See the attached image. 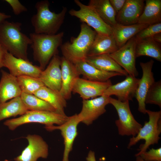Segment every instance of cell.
Instances as JSON below:
<instances>
[{
  "label": "cell",
  "instance_id": "obj_30",
  "mask_svg": "<svg viewBox=\"0 0 161 161\" xmlns=\"http://www.w3.org/2000/svg\"><path fill=\"white\" fill-rule=\"evenodd\" d=\"M20 97L28 111H43L57 112L55 109L50 104L34 95L22 92Z\"/></svg>",
  "mask_w": 161,
  "mask_h": 161
},
{
  "label": "cell",
  "instance_id": "obj_36",
  "mask_svg": "<svg viewBox=\"0 0 161 161\" xmlns=\"http://www.w3.org/2000/svg\"><path fill=\"white\" fill-rule=\"evenodd\" d=\"M109 1L117 14L122 8L126 1V0H109Z\"/></svg>",
  "mask_w": 161,
  "mask_h": 161
},
{
  "label": "cell",
  "instance_id": "obj_40",
  "mask_svg": "<svg viewBox=\"0 0 161 161\" xmlns=\"http://www.w3.org/2000/svg\"><path fill=\"white\" fill-rule=\"evenodd\" d=\"M156 42L160 44L161 43V33L155 35L152 38Z\"/></svg>",
  "mask_w": 161,
  "mask_h": 161
},
{
  "label": "cell",
  "instance_id": "obj_41",
  "mask_svg": "<svg viewBox=\"0 0 161 161\" xmlns=\"http://www.w3.org/2000/svg\"><path fill=\"white\" fill-rule=\"evenodd\" d=\"M136 161H145L140 156L136 157Z\"/></svg>",
  "mask_w": 161,
  "mask_h": 161
},
{
  "label": "cell",
  "instance_id": "obj_35",
  "mask_svg": "<svg viewBox=\"0 0 161 161\" xmlns=\"http://www.w3.org/2000/svg\"><path fill=\"white\" fill-rule=\"evenodd\" d=\"M5 1L11 6L14 13L16 15L27 11V8L18 0H5Z\"/></svg>",
  "mask_w": 161,
  "mask_h": 161
},
{
  "label": "cell",
  "instance_id": "obj_17",
  "mask_svg": "<svg viewBox=\"0 0 161 161\" xmlns=\"http://www.w3.org/2000/svg\"><path fill=\"white\" fill-rule=\"evenodd\" d=\"M61 58L57 55H55L39 77L45 86L58 91L62 84Z\"/></svg>",
  "mask_w": 161,
  "mask_h": 161
},
{
  "label": "cell",
  "instance_id": "obj_37",
  "mask_svg": "<svg viewBox=\"0 0 161 161\" xmlns=\"http://www.w3.org/2000/svg\"><path fill=\"white\" fill-rule=\"evenodd\" d=\"M7 52V50L0 44V72L1 68L4 67V61L5 55Z\"/></svg>",
  "mask_w": 161,
  "mask_h": 161
},
{
  "label": "cell",
  "instance_id": "obj_18",
  "mask_svg": "<svg viewBox=\"0 0 161 161\" xmlns=\"http://www.w3.org/2000/svg\"><path fill=\"white\" fill-rule=\"evenodd\" d=\"M144 0H126L121 10L117 14V23L124 25L137 23L145 6Z\"/></svg>",
  "mask_w": 161,
  "mask_h": 161
},
{
  "label": "cell",
  "instance_id": "obj_26",
  "mask_svg": "<svg viewBox=\"0 0 161 161\" xmlns=\"http://www.w3.org/2000/svg\"><path fill=\"white\" fill-rule=\"evenodd\" d=\"M161 21V0H145L143 11L137 23L149 25Z\"/></svg>",
  "mask_w": 161,
  "mask_h": 161
},
{
  "label": "cell",
  "instance_id": "obj_23",
  "mask_svg": "<svg viewBox=\"0 0 161 161\" xmlns=\"http://www.w3.org/2000/svg\"><path fill=\"white\" fill-rule=\"evenodd\" d=\"M148 26L138 23L124 25L117 23L112 26L113 35L118 48L123 46L129 39Z\"/></svg>",
  "mask_w": 161,
  "mask_h": 161
},
{
  "label": "cell",
  "instance_id": "obj_19",
  "mask_svg": "<svg viewBox=\"0 0 161 161\" xmlns=\"http://www.w3.org/2000/svg\"><path fill=\"white\" fill-rule=\"evenodd\" d=\"M62 84L60 92L66 100L70 99L74 83L80 75L75 64L62 57L61 58Z\"/></svg>",
  "mask_w": 161,
  "mask_h": 161
},
{
  "label": "cell",
  "instance_id": "obj_38",
  "mask_svg": "<svg viewBox=\"0 0 161 161\" xmlns=\"http://www.w3.org/2000/svg\"><path fill=\"white\" fill-rule=\"evenodd\" d=\"M86 159L87 161H96L94 152L90 151Z\"/></svg>",
  "mask_w": 161,
  "mask_h": 161
},
{
  "label": "cell",
  "instance_id": "obj_2",
  "mask_svg": "<svg viewBox=\"0 0 161 161\" xmlns=\"http://www.w3.org/2000/svg\"><path fill=\"white\" fill-rule=\"evenodd\" d=\"M50 3L47 0L37 2L35 7L37 12L31 18L34 32L53 35L57 34L64 21L67 8L64 7L58 13L51 11Z\"/></svg>",
  "mask_w": 161,
  "mask_h": 161
},
{
  "label": "cell",
  "instance_id": "obj_12",
  "mask_svg": "<svg viewBox=\"0 0 161 161\" xmlns=\"http://www.w3.org/2000/svg\"><path fill=\"white\" fill-rule=\"evenodd\" d=\"M110 97L102 95L91 100H83L81 110L78 114L80 122L89 126L105 113Z\"/></svg>",
  "mask_w": 161,
  "mask_h": 161
},
{
  "label": "cell",
  "instance_id": "obj_7",
  "mask_svg": "<svg viewBox=\"0 0 161 161\" xmlns=\"http://www.w3.org/2000/svg\"><path fill=\"white\" fill-rule=\"evenodd\" d=\"M109 103L112 105L117 113L119 118L115 121L119 134L132 136L137 134L142 125L134 118L130 110L129 101L122 102L110 97Z\"/></svg>",
  "mask_w": 161,
  "mask_h": 161
},
{
  "label": "cell",
  "instance_id": "obj_1",
  "mask_svg": "<svg viewBox=\"0 0 161 161\" xmlns=\"http://www.w3.org/2000/svg\"><path fill=\"white\" fill-rule=\"evenodd\" d=\"M22 24L6 20L0 24V44L14 56L29 61L28 47L32 41L30 37L21 32Z\"/></svg>",
  "mask_w": 161,
  "mask_h": 161
},
{
  "label": "cell",
  "instance_id": "obj_24",
  "mask_svg": "<svg viewBox=\"0 0 161 161\" xmlns=\"http://www.w3.org/2000/svg\"><path fill=\"white\" fill-rule=\"evenodd\" d=\"M34 95L45 101L61 114L65 115L64 109L66 107V100L60 91L49 89L44 86L35 92Z\"/></svg>",
  "mask_w": 161,
  "mask_h": 161
},
{
  "label": "cell",
  "instance_id": "obj_31",
  "mask_svg": "<svg viewBox=\"0 0 161 161\" xmlns=\"http://www.w3.org/2000/svg\"><path fill=\"white\" fill-rule=\"evenodd\" d=\"M16 78L22 92L33 95L35 92L44 86L39 78L26 75Z\"/></svg>",
  "mask_w": 161,
  "mask_h": 161
},
{
  "label": "cell",
  "instance_id": "obj_14",
  "mask_svg": "<svg viewBox=\"0 0 161 161\" xmlns=\"http://www.w3.org/2000/svg\"><path fill=\"white\" fill-rule=\"evenodd\" d=\"M154 61L151 60L146 63L140 62L143 72L142 78L139 79L135 97L138 103V110L143 114H146L145 100L146 94L152 85L155 81L152 72Z\"/></svg>",
  "mask_w": 161,
  "mask_h": 161
},
{
  "label": "cell",
  "instance_id": "obj_4",
  "mask_svg": "<svg viewBox=\"0 0 161 161\" xmlns=\"http://www.w3.org/2000/svg\"><path fill=\"white\" fill-rule=\"evenodd\" d=\"M97 33L86 24L82 23L78 36L72 37L70 41L61 46L63 56L74 64L85 61Z\"/></svg>",
  "mask_w": 161,
  "mask_h": 161
},
{
  "label": "cell",
  "instance_id": "obj_5",
  "mask_svg": "<svg viewBox=\"0 0 161 161\" xmlns=\"http://www.w3.org/2000/svg\"><path fill=\"white\" fill-rule=\"evenodd\" d=\"M146 113L149 116V120L145 121L144 125L140 129L137 134L130 140L128 148L135 145L142 140H144V144L140 145L139 152L135 155L139 156L147 151L149 146L158 143L161 133V111H152L146 110Z\"/></svg>",
  "mask_w": 161,
  "mask_h": 161
},
{
  "label": "cell",
  "instance_id": "obj_6",
  "mask_svg": "<svg viewBox=\"0 0 161 161\" xmlns=\"http://www.w3.org/2000/svg\"><path fill=\"white\" fill-rule=\"evenodd\" d=\"M69 117L56 112L43 111H28L17 118L8 119L4 123L12 131L19 126L30 123H37L49 126L61 125L68 119Z\"/></svg>",
  "mask_w": 161,
  "mask_h": 161
},
{
  "label": "cell",
  "instance_id": "obj_8",
  "mask_svg": "<svg viewBox=\"0 0 161 161\" xmlns=\"http://www.w3.org/2000/svg\"><path fill=\"white\" fill-rule=\"evenodd\" d=\"M74 1L79 9L70 10L69 13L71 16L77 18L82 23L93 28L97 34L113 35L112 27L106 23L92 7L83 4L79 0Z\"/></svg>",
  "mask_w": 161,
  "mask_h": 161
},
{
  "label": "cell",
  "instance_id": "obj_16",
  "mask_svg": "<svg viewBox=\"0 0 161 161\" xmlns=\"http://www.w3.org/2000/svg\"><path fill=\"white\" fill-rule=\"evenodd\" d=\"M139 79L128 75L122 81L110 86L102 95L110 97L114 95L122 102L132 100L135 97Z\"/></svg>",
  "mask_w": 161,
  "mask_h": 161
},
{
  "label": "cell",
  "instance_id": "obj_20",
  "mask_svg": "<svg viewBox=\"0 0 161 161\" xmlns=\"http://www.w3.org/2000/svg\"><path fill=\"white\" fill-rule=\"evenodd\" d=\"M1 72L0 105L9 100L20 96L22 93L16 77L2 69Z\"/></svg>",
  "mask_w": 161,
  "mask_h": 161
},
{
  "label": "cell",
  "instance_id": "obj_28",
  "mask_svg": "<svg viewBox=\"0 0 161 161\" xmlns=\"http://www.w3.org/2000/svg\"><path fill=\"white\" fill-rule=\"evenodd\" d=\"M135 53L136 58L145 56L161 62V44L155 41L152 38L136 41Z\"/></svg>",
  "mask_w": 161,
  "mask_h": 161
},
{
  "label": "cell",
  "instance_id": "obj_34",
  "mask_svg": "<svg viewBox=\"0 0 161 161\" xmlns=\"http://www.w3.org/2000/svg\"><path fill=\"white\" fill-rule=\"evenodd\" d=\"M139 156L145 161H161V148H152L142 153Z\"/></svg>",
  "mask_w": 161,
  "mask_h": 161
},
{
  "label": "cell",
  "instance_id": "obj_9",
  "mask_svg": "<svg viewBox=\"0 0 161 161\" xmlns=\"http://www.w3.org/2000/svg\"><path fill=\"white\" fill-rule=\"evenodd\" d=\"M136 41L134 36L123 46L109 54L128 75L135 77L137 76L138 74L136 67Z\"/></svg>",
  "mask_w": 161,
  "mask_h": 161
},
{
  "label": "cell",
  "instance_id": "obj_21",
  "mask_svg": "<svg viewBox=\"0 0 161 161\" xmlns=\"http://www.w3.org/2000/svg\"><path fill=\"white\" fill-rule=\"evenodd\" d=\"M78 72L85 79L95 81L105 82L112 77L123 76L116 72H106L99 69L89 64L85 61L77 62L74 64Z\"/></svg>",
  "mask_w": 161,
  "mask_h": 161
},
{
  "label": "cell",
  "instance_id": "obj_27",
  "mask_svg": "<svg viewBox=\"0 0 161 161\" xmlns=\"http://www.w3.org/2000/svg\"><path fill=\"white\" fill-rule=\"evenodd\" d=\"M88 5L92 7L108 24L112 27L117 23V13L109 0H90Z\"/></svg>",
  "mask_w": 161,
  "mask_h": 161
},
{
  "label": "cell",
  "instance_id": "obj_15",
  "mask_svg": "<svg viewBox=\"0 0 161 161\" xmlns=\"http://www.w3.org/2000/svg\"><path fill=\"white\" fill-rule=\"evenodd\" d=\"M112 84L110 79L105 82H99L79 77L74 83L72 92L79 94L83 100H88L102 96L105 90Z\"/></svg>",
  "mask_w": 161,
  "mask_h": 161
},
{
  "label": "cell",
  "instance_id": "obj_39",
  "mask_svg": "<svg viewBox=\"0 0 161 161\" xmlns=\"http://www.w3.org/2000/svg\"><path fill=\"white\" fill-rule=\"evenodd\" d=\"M11 17L10 15H7L0 12V24L8 18Z\"/></svg>",
  "mask_w": 161,
  "mask_h": 161
},
{
  "label": "cell",
  "instance_id": "obj_33",
  "mask_svg": "<svg viewBox=\"0 0 161 161\" xmlns=\"http://www.w3.org/2000/svg\"><path fill=\"white\" fill-rule=\"evenodd\" d=\"M161 33V22L148 25L135 35L137 42L152 38L155 35Z\"/></svg>",
  "mask_w": 161,
  "mask_h": 161
},
{
  "label": "cell",
  "instance_id": "obj_25",
  "mask_svg": "<svg viewBox=\"0 0 161 161\" xmlns=\"http://www.w3.org/2000/svg\"><path fill=\"white\" fill-rule=\"evenodd\" d=\"M85 61L89 64L101 70L116 72L127 76V73L112 58L109 54L87 57Z\"/></svg>",
  "mask_w": 161,
  "mask_h": 161
},
{
  "label": "cell",
  "instance_id": "obj_13",
  "mask_svg": "<svg viewBox=\"0 0 161 161\" xmlns=\"http://www.w3.org/2000/svg\"><path fill=\"white\" fill-rule=\"evenodd\" d=\"M3 65L16 77L26 75L39 78L42 71L39 66L33 65L29 61L16 58L8 52L5 55Z\"/></svg>",
  "mask_w": 161,
  "mask_h": 161
},
{
  "label": "cell",
  "instance_id": "obj_11",
  "mask_svg": "<svg viewBox=\"0 0 161 161\" xmlns=\"http://www.w3.org/2000/svg\"><path fill=\"white\" fill-rule=\"evenodd\" d=\"M26 138L28 144L15 161H37L40 158L45 159L48 155V146L41 136L28 134Z\"/></svg>",
  "mask_w": 161,
  "mask_h": 161
},
{
  "label": "cell",
  "instance_id": "obj_29",
  "mask_svg": "<svg viewBox=\"0 0 161 161\" xmlns=\"http://www.w3.org/2000/svg\"><path fill=\"white\" fill-rule=\"evenodd\" d=\"M20 96L0 105V121L12 117L22 115L28 111Z\"/></svg>",
  "mask_w": 161,
  "mask_h": 161
},
{
  "label": "cell",
  "instance_id": "obj_22",
  "mask_svg": "<svg viewBox=\"0 0 161 161\" xmlns=\"http://www.w3.org/2000/svg\"><path fill=\"white\" fill-rule=\"evenodd\" d=\"M118 49L113 35H106L97 33L87 57L109 54Z\"/></svg>",
  "mask_w": 161,
  "mask_h": 161
},
{
  "label": "cell",
  "instance_id": "obj_32",
  "mask_svg": "<svg viewBox=\"0 0 161 161\" xmlns=\"http://www.w3.org/2000/svg\"><path fill=\"white\" fill-rule=\"evenodd\" d=\"M145 104H154L161 107V80L154 82L149 89L145 97Z\"/></svg>",
  "mask_w": 161,
  "mask_h": 161
},
{
  "label": "cell",
  "instance_id": "obj_3",
  "mask_svg": "<svg viewBox=\"0 0 161 161\" xmlns=\"http://www.w3.org/2000/svg\"><path fill=\"white\" fill-rule=\"evenodd\" d=\"M64 32L53 35L31 33L30 38L32 43L34 60L39 64L43 70L52 58L57 55L58 49L62 44Z\"/></svg>",
  "mask_w": 161,
  "mask_h": 161
},
{
  "label": "cell",
  "instance_id": "obj_10",
  "mask_svg": "<svg viewBox=\"0 0 161 161\" xmlns=\"http://www.w3.org/2000/svg\"><path fill=\"white\" fill-rule=\"evenodd\" d=\"M80 122L78 114H75L69 117L68 120L61 125L45 126L49 131L56 130L61 131L64 145L62 161H69V154L72 150L74 141L78 135L77 127Z\"/></svg>",
  "mask_w": 161,
  "mask_h": 161
}]
</instances>
